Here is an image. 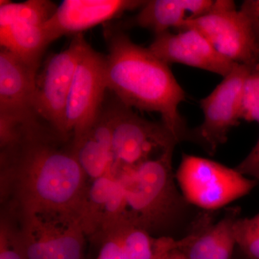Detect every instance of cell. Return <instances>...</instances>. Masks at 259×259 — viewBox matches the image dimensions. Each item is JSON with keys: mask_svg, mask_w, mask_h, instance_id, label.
I'll use <instances>...</instances> for the list:
<instances>
[{"mask_svg": "<svg viewBox=\"0 0 259 259\" xmlns=\"http://www.w3.org/2000/svg\"><path fill=\"white\" fill-rule=\"evenodd\" d=\"M1 202L20 215L80 221L88 185L72 142L39 117L1 148Z\"/></svg>", "mask_w": 259, "mask_h": 259, "instance_id": "obj_1", "label": "cell"}, {"mask_svg": "<svg viewBox=\"0 0 259 259\" xmlns=\"http://www.w3.org/2000/svg\"><path fill=\"white\" fill-rule=\"evenodd\" d=\"M105 37L107 90L131 108L159 114L177 143L190 141L191 131L179 110L185 92L169 64L133 42L122 28L108 27Z\"/></svg>", "mask_w": 259, "mask_h": 259, "instance_id": "obj_2", "label": "cell"}, {"mask_svg": "<svg viewBox=\"0 0 259 259\" xmlns=\"http://www.w3.org/2000/svg\"><path fill=\"white\" fill-rule=\"evenodd\" d=\"M174 150L115 171L125 190L126 218L152 236L174 238L172 234L187 223L192 206L177 188Z\"/></svg>", "mask_w": 259, "mask_h": 259, "instance_id": "obj_3", "label": "cell"}, {"mask_svg": "<svg viewBox=\"0 0 259 259\" xmlns=\"http://www.w3.org/2000/svg\"><path fill=\"white\" fill-rule=\"evenodd\" d=\"M176 180L187 202L214 212L249 194L256 181L208 158L183 154Z\"/></svg>", "mask_w": 259, "mask_h": 259, "instance_id": "obj_4", "label": "cell"}, {"mask_svg": "<svg viewBox=\"0 0 259 259\" xmlns=\"http://www.w3.org/2000/svg\"><path fill=\"white\" fill-rule=\"evenodd\" d=\"M105 107L112 132L115 169L139 165L178 144L166 126L141 117L117 97Z\"/></svg>", "mask_w": 259, "mask_h": 259, "instance_id": "obj_5", "label": "cell"}, {"mask_svg": "<svg viewBox=\"0 0 259 259\" xmlns=\"http://www.w3.org/2000/svg\"><path fill=\"white\" fill-rule=\"evenodd\" d=\"M106 58L87 42L71 83L65 114V134L72 142L91 128L101 112L105 95Z\"/></svg>", "mask_w": 259, "mask_h": 259, "instance_id": "obj_6", "label": "cell"}, {"mask_svg": "<svg viewBox=\"0 0 259 259\" xmlns=\"http://www.w3.org/2000/svg\"><path fill=\"white\" fill-rule=\"evenodd\" d=\"M83 33L74 35L69 47L46 61L35 79L34 108L39 118L66 139L65 114L76 66L87 44Z\"/></svg>", "mask_w": 259, "mask_h": 259, "instance_id": "obj_7", "label": "cell"}, {"mask_svg": "<svg viewBox=\"0 0 259 259\" xmlns=\"http://www.w3.org/2000/svg\"><path fill=\"white\" fill-rule=\"evenodd\" d=\"M252 69L237 65L208 96L200 100L203 122L191 131V141L209 154H214L226 142L231 130L239 123L243 83Z\"/></svg>", "mask_w": 259, "mask_h": 259, "instance_id": "obj_8", "label": "cell"}, {"mask_svg": "<svg viewBox=\"0 0 259 259\" xmlns=\"http://www.w3.org/2000/svg\"><path fill=\"white\" fill-rule=\"evenodd\" d=\"M187 28L202 32L214 49L228 60L253 69L259 67V42L234 2L229 1L221 9L186 22L180 30Z\"/></svg>", "mask_w": 259, "mask_h": 259, "instance_id": "obj_9", "label": "cell"}, {"mask_svg": "<svg viewBox=\"0 0 259 259\" xmlns=\"http://www.w3.org/2000/svg\"><path fill=\"white\" fill-rule=\"evenodd\" d=\"M20 217L28 259H83L87 236L80 221L65 223L40 214Z\"/></svg>", "mask_w": 259, "mask_h": 259, "instance_id": "obj_10", "label": "cell"}, {"mask_svg": "<svg viewBox=\"0 0 259 259\" xmlns=\"http://www.w3.org/2000/svg\"><path fill=\"white\" fill-rule=\"evenodd\" d=\"M166 64H181L226 77L237 64L220 54L202 32L187 28L155 35L148 47Z\"/></svg>", "mask_w": 259, "mask_h": 259, "instance_id": "obj_11", "label": "cell"}, {"mask_svg": "<svg viewBox=\"0 0 259 259\" xmlns=\"http://www.w3.org/2000/svg\"><path fill=\"white\" fill-rule=\"evenodd\" d=\"M141 0H65L44 25L49 44L64 35H78L89 28L141 9Z\"/></svg>", "mask_w": 259, "mask_h": 259, "instance_id": "obj_12", "label": "cell"}, {"mask_svg": "<svg viewBox=\"0 0 259 259\" xmlns=\"http://www.w3.org/2000/svg\"><path fill=\"white\" fill-rule=\"evenodd\" d=\"M38 71L11 51L0 50V120L23 123L37 117L34 108Z\"/></svg>", "mask_w": 259, "mask_h": 259, "instance_id": "obj_13", "label": "cell"}, {"mask_svg": "<svg viewBox=\"0 0 259 259\" xmlns=\"http://www.w3.org/2000/svg\"><path fill=\"white\" fill-rule=\"evenodd\" d=\"M212 212L199 214L190 231L178 240L179 250L185 259H232L236 246L235 224L241 210L231 207L216 223Z\"/></svg>", "mask_w": 259, "mask_h": 259, "instance_id": "obj_14", "label": "cell"}, {"mask_svg": "<svg viewBox=\"0 0 259 259\" xmlns=\"http://www.w3.org/2000/svg\"><path fill=\"white\" fill-rule=\"evenodd\" d=\"M229 0H150L146 1L127 25L148 29L155 35L182 28L189 20L226 6Z\"/></svg>", "mask_w": 259, "mask_h": 259, "instance_id": "obj_15", "label": "cell"}, {"mask_svg": "<svg viewBox=\"0 0 259 259\" xmlns=\"http://www.w3.org/2000/svg\"><path fill=\"white\" fill-rule=\"evenodd\" d=\"M72 146L76 160L90 180L115 173L111 127L105 105L91 128Z\"/></svg>", "mask_w": 259, "mask_h": 259, "instance_id": "obj_16", "label": "cell"}, {"mask_svg": "<svg viewBox=\"0 0 259 259\" xmlns=\"http://www.w3.org/2000/svg\"><path fill=\"white\" fill-rule=\"evenodd\" d=\"M44 25L25 19L0 23V45L39 71L42 54L50 44Z\"/></svg>", "mask_w": 259, "mask_h": 259, "instance_id": "obj_17", "label": "cell"}, {"mask_svg": "<svg viewBox=\"0 0 259 259\" xmlns=\"http://www.w3.org/2000/svg\"><path fill=\"white\" fill-rule=\"evenodd\" d=\"M91 182L88 185L80 218L83 231L90 240L101 229L102 220L117 184V177L112 173Z\"/></svg>", "mask_w": 259, "mask_h": 259, "instance_id": "obj_18", "label": "cell"}, {"mask_svg": "<svg viewBox=\"0 0 259 259\" xmlns=\"http://www.w3.org/2000/svg\"><path fill=\"white\" fill-rule=\"evenodd\" d=\"M0 259H28L20 214L9 206H5L1 212Z\"/></svg>", "mask_w": 259, "mask_h": 259, "instance_id": "obj_19", "label": "cell"}, {"mask_svg": "<svg viewBox=\"0 0 259 259\" xmlns=\"http://www.w3.org/2000/svg\"><path fill=\"white\" fill-rule=\"evenodd\" d=\"M111 228L118 233L130 259H153L156 238L147 231L131 222L126 217Z\"/></svg>", "mask_w": 259, "mask_h": 259, "instance_id": "obj_20", "label": "cell"}, {"mask_svg": "<svg viewBox=\"0 0 259 259\" xmlns=\"http://www.w3.org/2000/svg\"><path fill=\"white\" fill-rule=\"evenodd\" d=\"M237 246L248 259H259V212L252 218L240 217L235 224Z\"/></svg>", "mask_w": 259, "mask_h": 259, "instance_id": "obj_21", "label": "cell"}, {"mask_svg": "<svg viewBox=\"0 0 259 259\" xmlns=\"http://www.w3.org/2000/svg\"><path fill=\"white\" fill-rule=\"evenodd\" d=\"M241 120L259 124V67L251 70L243 83Z\"/></svg>", "mask_w": 259, "mask_h": 259, "instance_id": "obj_22", "label": "cell"}, {"mask_svg": "<svg viewBox=\"0 0 259 259\" xmlns=\"http://www.w3.org/2000/svg\"><path fill=\"white\" fill-rule=\"evenodd\" d=\"M91 241L99 246L98 254L95 259H130L114 228L102 232Z\"/></svg>", "mask_w": 259, "mask_h": 259, "instance_id": "obj_23", "label": "cell"}, {"mask_svg": "<svg viewBox=\"0 0 259 259\" xmlns=\"http://www.w3.org/2000/svg\"><path fill=\"white\" fill-rule=\"evenodd\" d=\"M178 240L171 237H156L153 259H182Z\"/></svg>", "mask_w": 259, "mask_h": 259, "instance_id": "obj_24", "label": "cell"}, {"mask_svg": "<svg viewBox=\"0 0 259 259\" xmlns=\"http://www.w3.org/2000/svg\"><path fill=\"white\" fill-rule=\"evenodd\" d=\"M237 171L259 184V139L249 154L236 167Z\"/></svg>", "mask_w": 259, "mask_h": 259, "instance_id": "obj_25", "label": "cell"}, {"mask_svg": "<svg viewBox=\"0 0 259 259\" xmlns=\"http://www.w3.org/2000/svg\"><path fill=\"white\" fill-rule=\"evenodd\" d=\"M240 11L248 20L259 42V0H246L243 2Z\"/></svg>", "mask_w": 259, "mask_h": 259, "instance_id": "obj_26", "label": "cell"}, {"mask_svg": "<svg viewBox=\"0 0 259 259\" xmlns=\"http://www.w3.org/2000/svg\"><path fill=\"white\" fill-rule=\"evenodd\" d=\"M182 259H185V258H184V256H182Z\"/></svg>", "mask_w": 259, "mask_h": 259, "instance_id": "obj_27", "label": "cell"}]
</instances>
